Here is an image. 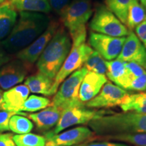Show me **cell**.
Returning a JSON list of instances; mask_svg holds the SVG:
<instances>
[{"mask_svg":"<svg viewBox=\"0 0 146 146\" xmlns=\"http://www.w3.org/2000/svg\"><path fill=\"white\" fill-rule=\"evenodd\" d=\"M50 23V18L43 13L21 12L19 19L1 45L7 52H19L41 35Z\"/></svg>","mask_w":146,"mask_h":146,"instance_id":"cell-1","label":"cell"},{"mask_svg":"<svg viewBox=\"0 0 146 146\" xmlns=\"http://www.w3.org/2000/svg\"><path fill=\"white\" fill-rule=\"evenodd\" d=\"M94 133L104 136L123 133H146V113L133 111L107 114L88 123Z\"/></svg>","mask_w":146,"mask_h":146,"instance_id":"cell-2","label":"cell"},{"mask_svg":"<svg viewBox=\"0 0 146 146\" xmlns=\"http://www.w3.org/2000/svg\"><path fill=\"white\" fill-rule=\"evenodd\" d=\"M70 36L63 27L57 31L39 56L36 63L39 72L54 79L70 52Z\"/></svg>","mask_w":146,"mask_h":146,"instance_id":"cell-3","label":"cell"},{"mask_svg":"<svg viewBox=\"0 0 146 146\" xmlns=\"http://www.w3.org/2000/svg\"><path fill=\"white\" fill-rule=\"evenodd\" d=\"M87 31L74 35L72 39V47L59 72L54 80L50 91V96L55 94L61 83L70 74L82 68L83 65L93 52L91 47L86 43Z\"/></svg>","mask_w":146,"mask_h":146,"instance_id":"cell-4","label":"cell"},{"mask_svg":"<svg viewBox=\"0 0 146 146\" xmlns=\"http://www.w3.org/2000/svg\"><path fill=\"white\" fill-rule=\"evenodd\" d=\"M88 70L82 67L68 76L61 83L50 106H54L64 110L70 106H81L85 104L79 99V89L83 78Z\"/></svg>","mask_w":146,"mask_h":146,"instance_id":"cell-5","label":"cell"},{"mask_svg":"<svg viewBox=\"0 0 146 146\" xmlns=\"http://www.w3.org/2000/svg\"><path fill=\"white\" fill-rule=\"evenodd\" d=\"M91 0H73L62 16L70 38L86 30V24L92 16Z\"/></svg>","mask_w":146,"mask_h":146,"instance_id":"cell-6","label":"cell"},{"mask_svg":"<svg viewBox=\"0 0 146 146\" xmlns=\"http://www.w3.org/2000/svg\"><path fill=\"white\" fill-rule=\"evenodd\" d=\"M94 31L114 37L127 36L129 31L106 5L98 6L89 23Z\"/></svg>","mask_w":146,"mask_h":146,"instance_id":"cell-7","label":"cell"},{"mask_svg":"<svg viewBox=\"0 0 146 146\" xmlns=\"http://www.w3.org/2000/svg\"><path fill=\"white\" fill-rule=\"evenodd\" d=\"M107 114L109 113L105 110L86 108L85 106L67 107L62 110L59 121L54 130L45 133V135H56L73 125L88 124L94 118Z\"/></svg>","mask_w":146,"mask_h":146,"instance_id":"cell-8","label":"cell"},{"mask_svg":"<svg viewBox=\"0 0 146 146\" xmlns=\"http://www.w3.org/2000/svg\"><path fill=\"white\" fill-rule=\"evenodd\" d=\"M59 27V24L56 21H50L46 30L30 45L19 51L16 54V58L27 64L35 62L50 43Z\"/></svg>","mask_w":146,"mask_h":146,"instance_id":"cell-9","label":"cell"},{"mask_svg":"<svg viewBox=\"0 0 146 146\" xmlns=\"http://www.w3.org/2000/svg\"><path fill=\"white\" fill-rule=\"evenodd\" d=\"M126 37H114L101 33L91 32L89 43L103 58L108 61L117 58L121 52Z\"/></svg>","mask_w":146,"mask_h":146,"instance_id":"cell-10","label":"cell"},{"mask_svg":"<svg viewBox=\"0 0 146 146\" xmlns=\"http://www.w3.org/2000/svg\"><path fill=\"white\" fill-rule=\"evenodd\" d=\"M129 94L125 89L107 82L95 98L85 104L89 108H109L123 103Z\"/></svg>","mask_w":146,"mask_h":146,"instance_id":"cell-11","label":"cell"},{"mask_svg":"<svg viewBox=\"0 0 146 146\" xmlns=\"http://www.w3.org/2000/svg\"><path fill=\"white\" fill-rule=\"evenodd\" d=\"M116 59L124 62L136 63L146 70V48L135 33L129 32Z\"/></svg>","mask_w":146,"mask_h":146,"instance_id":"cell-12","label":"cell"},{"mask_svg":"<svg viewBox=\"0 0 146 146\" xmlns=\"http://www.w3.org/2000/svg\"><path fill=\"white\" fill-rule=\"evenodd\" d=\"M27 64L18 59L3 65L0 68V87L7 90L22 83L27 74Z\"/></svg>","mask_w":146,"mask_h":146,"instance_id":"cell-13","label":"cell"},{"mask_svg":"<svg viewBox=\"0 0 146 146\" xmlns=\"http://www.w3.org/2000/svg\"><path fill=\"white\" fill-rule=\"evenodd\" d=\"M94 132L86 127H78L54 135H45L46 141L62 146L79 145L94 135Z\"/></svg>","mask_w":146,"mask_h":146,"instance_id":"cell-14","label":"cell"},{"mask_svg":"<svg viewBox=\"0 0 146 146\" xmlns=\"http://www.w3.org/2000/svg\"><path fill=\"white\" fill-rule=\"evenodd\" d=\"M29 93L30 91L25 85H19L9 89L3 93L1 110L27 116V114L21 112V109L28 98Z\"/></svg>","mask_w":146,"mask_h":146,"instance_id":"cell-15","label":"cell"},{"mask_svg":"<svg viewBox=\"0 0 146 146\" xmlns=\"http://www.w3.org/2000/svg\"><path fill=\"white\" fill-rule=\"evenodd\" d=\"M108 79L104 74L89 72L83 78L79 89L78 97L83 103L95 98L100 93Z\"/></svg>","mask_w":146,"mask_h":146,"instance_id":"cell-16","label":"cell"},{"mask_svg":"<svg viewBox=\"0 0 146 146\" xmlns=\"http://www.w3.org/2000/svg\"><path fill=\"white\" fill-rule=\"evenodd\" d=\"M63 110L60 107L50 106L35 114H27L29 119L32 120L37 129L47 131L57 125Z\"/></svg>","mask_w":146,"mask_h":146,"instance_id":"cell-17","label":"cell"},{"mask_svg":"<svg viewBox=\"0 0 146 146\" xmlns=\"http://www.w3.org/2000/svg\"><path fill=\"white\" fill-rule=\"evenodd\" d=\"M106 75L111 81L114 82L118 87L128 90L131 78L127 72L125 62L118 60L106 62Z\"/></svg>","mask_w":146,"mask_h":146,"instance_id":"cell-18","label":"cell"},{"mask_svg":"<svg viewBox=\"0 0 146 146\" xmlns=\"http://www.w3.org/2000/svg\"><path fill=\"white\" fill-rule=\"evenodd\" d=\"M17 12L9 1L0 5V40L7 37L16 23Z\"/></svg>","mask_w":146,"mask_h":146,"instance_id":"cell-19","label":"cell"},{"mask_svg":"<svg viewBox=\"0 0 146 146\" xmlns=\"http://www.w3.org/2000/svg\"><path fill=\"white\" fill-rule=\"evenodd\" d=\"M53 84L54 79L40 72L28 76L25 81V85L31 92L46 96H50Z\"/></svg>","mask_w":146,"mask_h":146,"instance_id":"cell-20","label":"cell"},{"mask_svg":"<svg viewBox=\"0 0 146 146\" xmlns=\"http://www.w3.org/2000/svg\"><path fill=\"white\" fill-rule=\"evenodd\" d=\"M20 12H32L47 14L52 10L48 0H8Z\"/></svg>","mask_w":146,"mask_h":146,"instance_id":"cell-21","label":"cell"},{"mask_svg":"<svg viewBox=\"0 0 146 146\" xmlns=\"http://www.w3.org/2000/svg\"><path fill=\"white\" fill-rule=\"evenodd\" d=\"M146 18V10L139 0H134L129 8L125 25L130 30L135 29Z\"/></svg>","mask_w":146,"mask_h":146,"instance_id":"cell-22","label":"cell"},{"mask_svg":"<svg viewBox=\"0 0 146 146\" xmlns=\"http://www.w3.org/2000/svg\"><path fill=\"white\" fill-rule=\"evenodd\" d=\"M108 141H116L130 143L135 146H146V133H123L102 137Z\"/></svg>","mask_w":146,"mask_h":146,"instance_id":"cell-23","label":"cell"},{"mask_svg":"<svg viewBox=\"0 0 146 146\" xmlns=\"http://www.w3.org/2000/svg\"><path fill=\"white\" fill-rule=\"evenodd\" d=\"M134 0H106V6L123 24L126 23L129 8Z\"/></svg>","mask_w":146,"mask_h":146,"instance_id":"cell-24","label":"cell"},{"mask_svg":"<svg viewBox=\"0 0 146 146\" xmlns=\"http://www.w3.org/2000/svg\"><path fill=\"white\" fill-rule=\"evenodd\" d=\"M84 65V67L86 68L89 72H96L100 74H105L106 73L107 68L106 62L103 57L96 50H93Z\"/></svg>","mask_w":146,"mask_h":146,"instance_id":"cell-25","label":"cell"},{"mask_svg":"<svg viewBox=\"0 0 146 146\" xmlns=\"http://www.w3.org/2000/svg\"><path fill=\"white\" fill-rule=\"evenodd\" d=\"M9 128L10 130L16 134H26L32 131L33 124L29 118L19 114H15L10 118Z\"/></svg>","mask_w":146,"mask_h":146,"instance_id":"cell-26","label":"cell"},{"mask_svg":"<svg viewBox=\"0 0 146 146\" xmlns=\"http://www.w3.org/2000/svg\"><path fill=\"white\" fill-rule=\"evenodd\" d=\"M13 140L16 146H45L46 143L44 137L30 133L13 135Z\"/></svg>","mask_w":146,"mask_h":146,"instance_id":"cell-27","label":"cell"},{"mask_svg":"<svg viewBox=\"0 0 146 146\" xmlns=\"http://www.w3.org/2000/svg\"><path fill=\"white\" fill-rule=\"evenodd\" d=\"M51 101L45 97L32 95L29 96L25 102L22 107L21 112H33L41 110L50 106Z\"/></svg>","mask_w":146,"mask_h":146,"instance_id":"cell-28","label":"cell"},{"mask_svg":"<svg viewBox=\"0 0 146 146\" xmlns=\"http://www.w3.org/2000/svg\"><path fill=\"white\" fill-rule=\"evenodd\" d=\"M143 104H146V92L129 94L120 106L123 112H129Z\"/></svg>","mask_w":146,"mask_h":146,"instance_id":"cell-29","label":"cell"},{"mask_svg":"<svg viewBox=\"0 0 146 146\" xmlns=\"http://www.w3.org/2000/svg\"><path fill=\"white\" fill-rule=\"evenodd\" d=\"M128 90L139 91V92L146 91V72L141 76L131 80Z\"/></svg>","mask_w":146,"mask_h":146,"instance_id":"cell-30","label":"cell"},{"mask_svg":"<svg viewBox=\"0 0 146 146\" xmlns=\"http://www.w3.org/2000/svg\"><path fill=\"white\" fill-rule=\"evenodd\" d=\"M51 8L62 17L66 10L69 4L70 3V0H48Z\"/></svg>","mask_w":146,"mask_h":146,"instance_id":"cell-31","label":"cell"},{"mask_svg":"<svg viewBox=\"0 0 146 146\" xmlns=\"http://www.w3.org/2000/svg\"><path fill=\"white\" fill-rule=\"evenodd\" d=\"M125 66L131 80L136 77H138V76H141L142 74L146 72V70L143 67L137 64L131 62H125Z\"/></svg>","mask_w":146,"mask_h":146,"instance_id":"cell-32","label":"cell"},{"mask_svg":"<svg viewBox=\"0 0 146 146\" xmlns=\"http://www.w3.org/2000/svg\"><path fill=\"white\" fill-rule=\"evenodd\" d=\"M15 114H17V113L5 110L0 111V133L10 130L9 122L11 117Z\"/></svg>","mask_w":146,"mask_h":146,"instance_id":"cell-33","label":"cell"},{"mask_svg":"<svg viewBox=\"0 0 146 146\" xmlns=\"http://www.w3.org/2000/svg\"><path fill=\"white\" fill-rule=\"evenodd\" d=\"M135 32L137 37L146 48V18L141 24H139L136 27Z\"/></svg>","mask_w":146,"mask_h":146,"instance_id":"cell-34","label":"cell"},{"mask_svg":"<svg viewBox=\"0 0 146 146\" xmlns=\"http://www.w3.org/2000/svg\"><path fill=\"white\" fill-rule=\"evenodd\" d=\"M0 146H16L13 140V135L11 133L0 134Z\"/></svg>","mask_w":146,"mask_h":146,"instance_id":"cell-35","label":"cell"},{"mask_svg":"<svg viewBox=\"0 0 146 146\" xmlns=\"http://www.w3.org/2000/svg\"><path fill=\"white\" fill-rule=\"evenodd\" d=\"M78 146H129L127 144L124 143H119V142H94L90 143H83L81 145H78Z\"/></svg>","mask_w":146,"mask_h":146,"instance_id":"cell-36","label":"cell"},{"mask_svg":"<svg viewBox=\"0 0 146 146\" xmlns=\"http://www.w3.org/2000/svg\"><path fill=\"white\" fill-rule=\"evenodd\" d=\"M10 56H9L7 51L5 50L4 47H3V45L0 43V68L5 64L10 62Z\"/></svg>","mask_w":146,"mask_h":146,"instance_id":"cell-37","label":"cell"},{"mask_svg":"<svg viewBox=\"0 0 146 146\" xmlns=\"http://www.w3.org/2000/svg\"><path fill=\"white\" fill-rule=\"evenodd\" d=\"M3 91L1 89H0V110H1V105H2V103H3Z\"/></svg>","mask_w":146,"mask_h":146,"instance_id":"cell-38","label":"cell"},{"mask_svg":"<svg viewBox=\"0 0 146 146\" xmlns=\"http://www.w3.org/2000/svg\"><path fill=\"white\" fill-rule=\"evenodd\" d=\"M45 146H62V145H57V144H55L53 143V142L50 141H47L45 143ZM74 146H78L77 145H74Z\"/></svg>","mask_w":146,"mask_h":146,"instance_id":"cell-39","label":"cell"},{"mask_svg":"<svg viewBox=\"0 0 146 146\" xmlns=\"http://www.w3.org/2000/svg\"><path fill=\"white\" fill-rule=\"evenodd\" d=\"M140 1H141V4L143 5V7L146 10V0H140Z\"/></svg>","mask_w":146,"mask_h":146,"instance_id":"cell-40","label":"cell"},{"mask_svg":"<svg viewBox=\"0 0 146 146\" xmlns=\"http://www.w3.org/2000/svg\"><path fill=\"white\" fill-rule=\"evenodd\" d=\"M5 1V0H0V5L2 4V3L4 2Z\"/></svg>","mask_w":146,"mask_h":146,"instance_id":"cell-41","label":"cell"}]
</instances>
